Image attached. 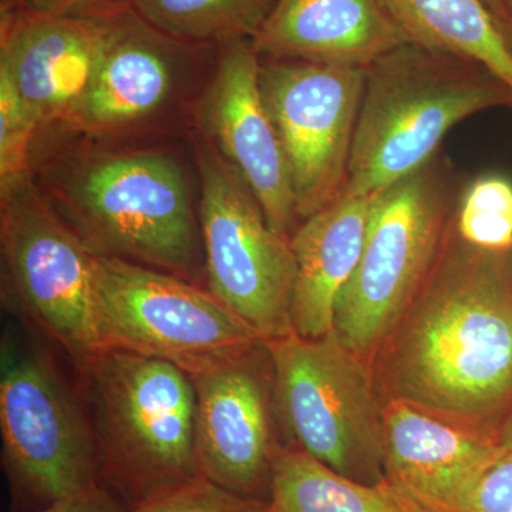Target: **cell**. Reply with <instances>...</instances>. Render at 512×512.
Instances as JSON below:
<instances>
[{
  "label": "cell",
  "mask_w": 512,
  "mask_h": 512,
  "mask_svg": "<svg viewBox=\"0 0 512 512\" xmlns=\"http://www.w3.org/2000/svg\"><path fill=\"white\" fill-rule=\"evenodd\" d=\"M379 353L389 400L493 433L512 412V252L471 247L451 228Z\"/></svg>",
  "instance_id": "cell-1"
},
{
  "label": "cell",
  "mask_w": 512,
  "mask_h": 512,
  "mask_svg": "<svg viewBox=\"0 0 512 512\" xmlns=\"http://www.w3.org/2000/svg\"><path fill=\"white\" fill-rule=\"evenodd\" d=\"M30 175L94 255L207 288L191 173L164 143L37 134Z\"/></svg>",
  "instance_id": "cell-2"
},
{
  "label": "cell",
  "mask_w": 512,
  "mask_h": 512,
  "mask_svg": "<svg viewBox=\"0 0 512 512\" xmlns=\"http://www.w3.org/2000/svg\"><path fill=\"white\" fill-rule=\"evenodd\" d=\"M511 107L512 90L473 60L404 43L366 67L343 194L373 197L440 153L451 128Z\"/></svg>",
  "instance_id": "cell-3"
},
{
  "label": "cell",
  "mask_w": 512,
  "mask_h": 512,
  "mask_svg": "<svg viewBox=\"0 0 512 512\" xmlns=\"http://www.w3.org/2000/svg\"><path fill=\"white\" fill-rule=\"evenodd\" d=\"M96 441L100 484L127 508L201 477L197 394L183 369L126 350L76 363Z\"/></svg>",
  "instance_id": "cell-4"
},
{
  "label": "cell",
  "mask_w": 512,
  "mask_h": 512,
  "mask_svg": "<svg viewBox=\"0 0 512 512\" xmlns=\"http://www.w3.org/2000/svg\"><path fill=\"white\" fill-rule=\"evenodd\" d=\"M463 184L437 153L375 195L365 244L336 302L333 332L369 365L439 261Z\"/></svg>",
  "instance_id": "cell-5"
},
{
  "label": "cell",
  "mask_w": 512,
  "mask_h": 512,
  "mask_svg": "<svg viewBox=\"0 0 512 512\" xmlns=\"http://www.w3.org/2000/svg\"><path fill=\"white\" fill-rule=\"evenodd\" d=\"M217 53L165 35L131 3L119 6L92 87L62 133L114 144L190 141Z\"/></svg>",
  "instance_id": "cell-6"
},
{
  "label": "cell",
  "mask_w": 512,
  "mask_h": 512,
  "mask_svg": "<svg viewBox=\"0 0 512 512\" xmlns=\"http://www.w3.org/2000/svg\"><path fill=\"white\" fill-rule=\"evenodd\" d=\"M278 413L296 447L363 484L384 474L383 416L372 373L335 332L266 340Z\"/></svg>",
  "instance_id": "cell-7"
},
{
  "label": "cell",
  "mask_w": 512,
  "mask_h": 512,
  "mask_svg": "<svg viewBox=\"0 0 512 512\" xmlns=\"http://www.w3.org/2000/svg\"><path fill=\"white\" fill-rule=\"evenodd\" d=\"M94 322L101 349L164 360L197 375L264 342L207 288L94 255Z\"/></svg>",
  "instance_id": "cell-8"
},
{
  "label": "cell",
  "mask_w": 512,
  "mask_h": 512,
  "mask_svg": "<svg viewBox=\"0 0 512 512\" xmlns=\"http://www.w3.org/2000/svg\"><path fill=\"white\" fill-rule=\"evenodd\" d=\"M190 144L208 291L264 342L291 335V239L269 227L248 185L207 141L192 134Z\"/></svg>",
  "instance_id": "cell-9"
},
{
  "label": "cell",
  "mask_w": 512,
  "mask_h": 512,
  "mask_svg": "<svg viewBox=\"0 0 512 512\" xmlns=\"http://www.w3.org/2000/svg\"><path fill=\"white\" fill-rule=\"evenodd\" d=\"M0 436L10 481L40 508L101 485L89 414L50 360L10 335L0 350Z\"/></svg>",
  "instance_id": "cell-10"
},
{
  "label": "cell",
  "mask_w": 512,
  "mask_h": 512,
  "mask_svg": "<svg viewBox=\"0 0 512 512\" xmlns=\"http://www.w3.org/2000/svg\"><path fill=\"white\" fill-rule=\"evenodd\" d=\"M6 295L74 362L99 352L94 254L57 214L32 175L0 184Z\"/></svg>",
  "instance_id": "cell-11"
},
{
  "label": "cell",
  "mask_w": 512,
  "mask_h": 512,
  "mask_svg": "<svg viewBox=\"0 0 512 512\" xmlns=\"http://www.w3.org/2000/svg\"><path fill=\"white\" fill-rule=\"evenodd\" d=\"M365 80L366 67L261 59L259 84L288 161L299 225L346 190Z\"/></svg>",
  "instance_id": "cell-12"
},
{
  "label": "cell",
  "mask_w": 512,
  "mask_h": 512,
  "mask_svg": "<svg viewBox=\"0 0 512 512\" xmlns=\"http://www.w3.org/2000/svg\"><path fill=\"white\" fill-rule=\"evenodd\" d=\"M197 394L198 467L225 490L269 501L274 436V369L265 342L190 376Z\"/></svg>",
  "instance_id": "cell-13"
},
{
  "label": "cell",
  "mask_w": 512,
  "mask_h": 512,
  "mask_svg": "<svg viewBox=\"0 0 512 512\" xmlns=\"http://www.w3.org/2000/svg\"><path fill=\"white\" fill-rule=\"evenodd\" d=\"M259 66L252 39L218 46L210 82L195 113L194 134L237 171L269 227L291 239L299 227L295 192L284 147L262 97Z\"/></svg>",
  "instance_id": "cell-14"
},
{
  "label": "cell",
  "mask_w": 512,
  "mask_h": 512,
  "mask_svg": "<svg viewBox=\"0 0 512 512\" xmlns=\"http://www.w3.org/2000/svg\"><path fill=\"white\" fill-rule=\"evenodd\" d=\"M114 9L80 16L0 9V74L36 121L37 134L62 133L72 124L99 70Z\"/></svg>",
  "instance_id": "cell-15"
},
{
  "label": "cell",
  "mask_w": 512,
  "mask_h": 512,
  "mask_svg": "<svg viewBox=\"0 0 512 512\" xmlns=\"http://www.w3.org/2000/svg\"><path fill=\"white\" fill-rule=\"evenodd\" d=\"M384 474L430 512H460L503 453L498 434L424 412L402 400L382 409Z\"/></svg>",
  "instance_id": "cell-16"
},
{
  "label": "cell",
  "mask_w": 512,
  "mask_h": 512,
  "mask_svg": "<svg viewBox=\"0 0 512 512\" xmlns=\"http://www.w3.org/2000/svg\"><path fill=\"white\" fill-rule=\"evenodd\" d=\"M252 42L261 59L350 67L409 43L382 0H276Z\"/></svg>",
  "instance_id": "cell-17"
},
{
  "label": "cell",
  "mask_w": 512,
  "mask_h": 512,
  "mask_svg": "<svg viewBox=\"0 0 512 512\" xmlns=\"http://www.w3.org/2000/svg\"><path fill=\"white\" fill-rule=\"evenodd\" d=\"M373 198L342 194L293 232L291 315L296 335L318 339L332 332L336 302L362 255Z\"/></svg>",
  "instance_id": "cell-18"
},
{
  "label": "cell",
  "mask_w": 512,
  "mask_h": 512,
  "mask_svg": "<svg viewBox=\"0 0 512 512\" xmlns=\"http://www.w3.org/2000/svg\"><path fill=\"white\" fill-rule=\"evenodd\" d=\"M407 42L473 60L512 90V45L483 0H382Z\"/></svg>",
  "instance_id": "cell-19"
},
{
  "label": "cell",
  "mask_w": 512,
  "mask_h": 512,
  "mask_svg": "<svg viewBox=\"0 0 512 512\" xmlns=\"http://www.w3.org/2000/svg\"><path fill=\"white\" fill-rule=\"evenodd\" d=\"M269 507L271 512H430L387 478L377 484L350 480L296 446L276 450Z\"/></svg>",
  "instance_id": "cell-20"
},
{
  "label": "cell",
  "mask_w": 512,
  "mask_h": 512,
  "mask_svg": "<svg viewBox=\"0 0 512 512\" xmlns=\"http://www.w3.org/2000/svg\"><path fill=\"white\" fill-rule=\"evenodd\" d=\"M276 0H133L141 18L165 35L220 46L234 39H254Z\"/></svg>",
  "instance_id": "cell-21"
},
{
  "label": "cell",
  "mask_w": 512,
  "mask_h": 512,
  "mask_svg": "<svg viewBox=\"0 0 512 512\" xmlns=\"http://www.w3.org/2000/svg\"><path fill=\"white\" fill-rule=\"evenodd\" d=\"M454 232L478 249L512 252V181L483 174L461 187L454 211Z\"/></svg>",
  "instance_id": "cell-22"
},
{
  "label": "cell",
  "mask_w": 512,
  "mask_h": 512,
  "mask_svg": "<svg viewBox=\"0 0 512 512\" xmlns=\"http://www.w3.org/2000/svg\"><path fill=\"white\" fill-rule=\"evenodd\" d=\"M128 512H271V507L269 501L242 497L201 476L147 498Z\"/></svg>",
  "instance_id": "cell-23"
},
{
  "label": "cell",
  "mask_w": 512,
  "mask_h": 512,
  "mask_svg": "<svg viewBox=\"0 0 512 512\" xmlns=\"http://www.w3.org/2000/svg\"><path fill=\"white\" fill-rule=\"evenodd\" d=\"M37 131L12 83L0 74V184L29 177Z\"/></svg>",
  "instance_id": "cell-24"
},
{
  "label": "cell",
  "mask_w": 512,
  "mask_h": 512,
  "mask_svg": "<svg viewBox=\"0 0 512 512\" xmlns=\"http://www.w3.org/2000/svg\"><path fill=\"white\" fill-rule=\"evenodd\" d=\"M460 512H512V447L485 470Z\"/></svg>",
  "instance_id": "cell-25"
},
{
  "label": "cell",
  "mask_w": 512,
  "mask_h": 512,
  "mask_svg": "<svg viewBox=\"0 0 512 512\" xmlns=\"http://www.w3.org/2000/svg\"><path fill=\"white\" fill-rule=\"evenodd\" d=\"M133 0H0V9L32 15H93L127 5Z\"/></svg>",
  "instance_id": "cell-26"
},
{
  "label": "cell",
  "mask_w": 512,
  "mask_h": 512,
  "mask_svg": "<svg viewBox=\"0 0 512 512\" xmlns=\"http://www.w3.org/2000/svg\"><path fill=\"white\" fill-rule=\"evenodd\" d=\"M36 512H128V508L103 485H97L92 490L56 501Z\"/></svg>",
  "instance_id": "cell-27"
},
{
  "label": "cell",
  "mask_w": 512,
  "mask_h": 512,
  "mask_svg": "<svg viewBox=\"0 0 512 512\" xmlns=\"http://www.w3.org/2000/svg\"><path fill=\"white\" fill-rule=\"evenodd\" d=\"M483 2L488 10L493 13L497 22L500 23L501 29L504 30L505 35H507V32H505V9L503 0H483Z\"/></svg>",
  "instance_id": "cell-28"
},
{
  "label": "cell",
  "mask_w": 512,
  "mask_h": 512,
  "mask_svg": "<svg viewBox=\"0 0 512 512\" xmlns=\"http://www.w3.org/2000/svg\"><path fill=\"white\" fill-rule=\"evenodd\" d=\"M498 437H500V441L504 446L512 447V412L510 416L505 419L503 426L500 427Z\"/></svg>",
  "instance_id": "cell-29"
},
{
  "label": "cell",
  "mask_w": 512,
  "mask_h": 512,
  "mask_svg": "<svg viewBox=\"0 0 512 512\" xmlns=\"http://www.w3.org/2000/svg\"><path fill=\"white\" fill-rule=\"evenodd\" d=\"M505 9V32L512 45V0H503Z\"/></svg>",
  "instance_id": "cell-30"
}]
</instances>
